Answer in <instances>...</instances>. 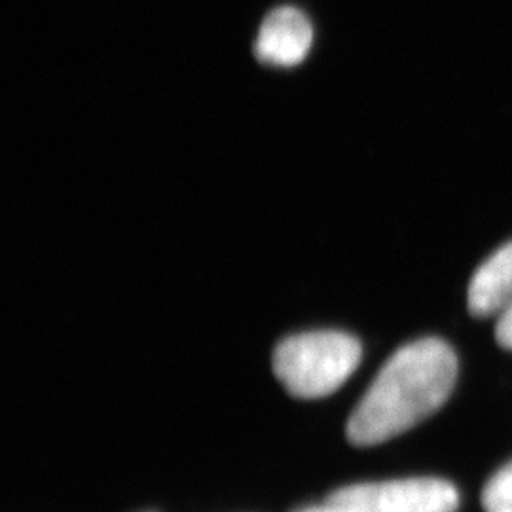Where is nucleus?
<instances>
[{"label":"nucleus","instance_id":"6e6552de","mask_svg":"<svg viewBox=\"0 0 512 512\" xmlns=\"http://www.w3.org/2000/svg\"><path fill=\"white\" fill-rule=\"evenodd\" d=\"M300 512H342L338 511V509H334V507H330V505H325V507H315V509H306V511Z\"/></svg>","mask_w":512,"mask_h":512},{"label":"nucleus","instance_id":"20e7f679","mask_svg":"<svg viewBox=\"0 0 512 512\" xmlns=\"http://www.w3.org/2000/svg\"><path fill=\"white\" fill-rule=\"evenodd\" d=\"M311 44L310 18L296 6H279L264 18L258 29L255 55L266 65L296 67L310 54Z\"/></svg>","mask_w":512,"mask_h":512},{"label":"nucleus","instance_id":"0eeeda50","mask_svg":"<svg viewBox=\"0 0 512 512\" xmlns=\"http://www.w3.org/2000/svg\"><path fill=\"white\" fill-rule=\"evenodd\" d=\"M495 338L501 348L512 349V302L499 313V321L495 327Z\"/></svg>","mask_w":512,"mask_h":512},{"label":"nucleus","instance_id":"423d86ee","mask_svg":"<svg viewBox=\"0 0 512 512\" xmlns=\"http://www.w3.org/2000/svg\"><path fill=\"white\" fill-rule=\"evenodd\" d=\"M482 505L486 512H512V461L486 482Z\"/></svg>","mask_w":512,"mask_h":512},{"label":"nucleus","instance_id":"f03ea898","mask_svg":"<svg viewBox=\"0 0 512 512\" xmlns=\"http://www.w3.org/2000/svg\"><path fill=\"white\" fill-rule=\"evenodd\" d=\"M363 357L361 342L340 330L294 334L277 344L274 372L298 399H321L346 384Z\"/></svg>","mask_w":512,"mask_h":512},{"label":"nucleus","instance_id":"39448f33","mask_svg":"<svg viewBox=\"0 0 512 512\" xmlns=\"http://www.w3.org/2000/svg\"><path fill=\"white\" fill-rule=\"evenodd\" d=\"M512 302V241L480 264L469 285V310L476 317L501 313Z\"/></svg>","mask_w":512,"mask_h":512},{"label":"nucleus","instance_id":"7ed1b4c3","mask_svg":"<svg viewBox=\"0 0 512 512\" xmlns=\"http://www.w3.org/2000/svg\"><path fill=\"white\" fill-rule=\"evenodd\" d=\"M327 505L342 512H456L459 494L448 480L421 476L348 486Z\"/></svg>","mask_w":512,"mask_h":512},{"label":"nucleus","instance_id":"f257e3e1","mask_svg":"<svg viewBox=\"0 0 512 512\" xmlns=\"http://www.w3.org/2000/svg\"><path fill=\"white\" fill-rule=\"evenodd\" d=\"M458 378V357L440 338H421L397 349L382 366L348 421L355 446L395 439L435 414Z\"/></svg>","mask_w":512,"mask_h":512}]
</instances>
